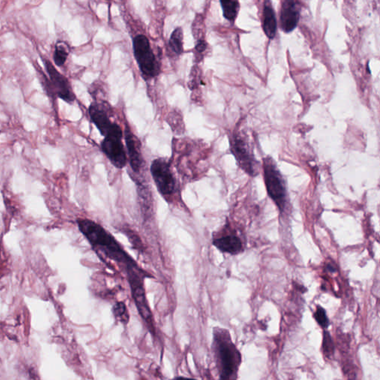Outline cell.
<instances>
[{
    "label": "cell",
    "mask_w": 380,
    "mask_h": 380,
    "mask_svg": "<svg viewBox=\"0 0 380 380\" xmlns=\"http://www.w3.org/2000/svg\"><path fill=\"white\" fill-rule=\"evenodd\" d=\"M207 46L208 45L205 39L198 40L195 47L194 58L196 63H199L203 59V54L207 49Z\"/></svg>",
    "instance_id": "19"
},
{
    "label": "cell",
    "mask_w": 380,
    "mask_h": 380,
    "mask_svg": "<svg viewBox=\"0 0 380 380\" xmlns=\"http://www.w3.org/2000/svg\"><path fill=\"white\" fill-rule=\"evenodd\" d=\"M200 71H199V68L197 66V65H195L192 68L191 73L189 75V88L191 90H196V88L199 86V83L201 82L200 77Z\"/></svg>",
    "instance_id": "20"
},
{
    "label": "cell",
    "mask_w": 380,
    "mask_h": 380,
    "mask_svg": "<svg viewBox=\"0 0 380 380\" xmlns=\"http://www.w3.org/2000/svg\"><path fill=\"white\" fill-rule=\"evenodd\" d=\"M150 172L157 189L162 196L169 197L175 193V179L169 160L163 158L155 159L151 164Z\"/></svg>",
    "instance_id": "7"
},
{
    "label": "cell",
    "mask_w": 380,
    "mask_h": 380,
    "mask_svg": "<svg viewBox=\"0 0 380 380\" xmlns=\"http://www.w3.org/2000/svg\"><path fill=\"white\" fill-rule=\"evenodd\" d=\"M168 49L174 56H180L183 52V32L182 28L174 29L168 42Z\"/></svg>",
    "instance_id": "14"
},
{
    "label": "cell",
    "mask_w": 380,
    "mask_h": 380,
    "mask_svg": "<svg viewBox=\"0 0 380 380\" xmlns=\"http://www.w3.org/2000/svg\"><path fill=\"white\" fill-rule=\"evenodd\" d=\"M43 61L48 75V78L43 81L48 94L54 98H60L68 104L74 103L75 94L68 79L59 72L47 59L43 58Z\"/></svg>",
    "instance_id": "5"
},
{
    "label": "cell",
    "mask_w": 380,
    "mask_h": 380,
    "mask_svg": "<svg viewBox=\"0 0 380 380\" xmlns=\"http://www.w3.org/2000/svg\"><path fill=\"white\" fill-rule=\"evenodd\" d=\"M123 132L121 127L114 123L111 129L101 141L103 152L110 162L118 169H123L127 164V154L122 142Z\"/></svg>",
    "instance_id": "4"
},
{
    "label": "cell",
    "mask_w": 380,
    "mask_h": 380,
    "mask_svg": "<svg viewBox=\"0 0 380 380\" xmlns=\"http://www.w3.org/2000/svg\"><path fill=\"white\" fill-rule=\"evenodd\" d=\"M314 317H315L316 320L318 322L319 325L322 328H328L329 325V320L327 317L326 312L323 308L321 307H318L317 311H316L315 314H314Z\"/></svg>",
    "instance_id": "21"
},
{
    "label": "cell",
    "mask_w": 380,
    "mask_h": 380,
    "mask_svg": "<svg viewBox=\"0 0 380 380\" xmlns=\"http://www.w3.org/2000/svg\"><path fill=\"white\" fill-rule=\"evenodd\" d=\"M133 51L143 78L149 79L159 75L160 65L146 36L138 34L133 39Z\"/></svg>",
    "instance_id": "3"
},
{
    "label": "cell",
    "mask_w": 380,
    "mask_h": 380,
    "mask_svg": "<svg viewBox=\"0 0 380 380\" xmlns=\"http://www.w3.org/2000/svg\"><path fill=\"white\" fill-rule=\"evenodd\" d=\"M69 55V47L68 45L63 41H58L56 44L54 52V63L57 66H62L65 64Z\"/></svg>",
    "instance_id": "16"
},
{
    "label": "cell",
    "mask_w": 380,
    "mask_h": 380,
    "mask_svg": "<svg viewBox=\"0 0 380 380\" xmlns=\"http://www.w3.org/2000/svg\"><path fill=\"white\" fill-rule=\"evenodd\" d=\"M124 135H125L126 145H127L128 161L130 165L131 169L134 173L140 174L144 166L141 143L138 141L135 135L132 133L129 126H126Z\"/></svg>",
    "instance_id": "8"
},
{
    "label": "cell",
    "mask_w": 380,
    "mask_h": 380,
    "mask_svg": "<svg viewBox=\"0 0 380 380\" xmlns=\"http://www.w3.org/2000/svg\"><path fill=\"white\" fill-rule=\"evenodd\" d=\"M113 314L118 322L127 325L129 320V312L124 302H117L113 307Z\"/></svg>",
    "instance_id": "18"
},
{
    "label": "cell",
    "mask_w": 380,
    "mask_h": 380,
    "mask_svg": "<svg viewBox=\"0 0 380 380\" xmlns=\"http://www.w3.org/2000/svg\"><path fill=\"white\" fill-rule=\"evenodd\" d=\"M223 15L227 20L233 21L238 15L239 3L237 1H221Z\"/></svg>",
    "instance_id": "17"
},
{
    "label": "cell",
    "mask_w": 380,
    "mask_h": 380,
    "mask_svg": "<svg viewBox=\"0 0 380 380\" xmlns=\"http://www.w3.org/2000/svg\"><path fill=\"white\" fill-rule=\"evenodd\" d=\"M214 343L220 362L221 380H236L241 357L228 332L215 330Z\"/></svg>",
    "instance_id": "2"
},
{
    "label": "cell",
    "mask_w": 380,
    "mask_h": 380,
    "mask_svg": "<svg viewBox=\"0 0 380 380\" xmlns=\"http://www.w3.org/2000/svg\"><path fill=\"white\" fill-rule=\"evenodd\" d=\"M77 224L81 233L98 255H104L105 258L122 265L127 275L141 268L102 226L89 219H78Z\"/></svg>",
    "instance_id": "1"
},
{
    "label": "cell",
    "mask_w": 380,
    "mask_h": 380,
    "mask_svg": "<svg viewBox=\"0 0 380 380\" xmlns=\"http://www.w3.org/2000/svg\"><path fill=\"white\" fill-rule=\"evenodd\" d=\"M323 349L326 352L328 356L332 354L333 353V350H334V348H333V340L332 339H331V335H330L328 332H326V331L324 333Z\"/></svg>",
    "instance_id": "22"
},
{
    "label": "cell",
    "mask_w": 380,
    "mask_h": 380,
    "mask_svg": "<svg viewBox=\"0 0 380 380\" xmlns=\"http://www.w3.org/2000/svg\"><path fill=\"white\" fill-rule=\"evenodd\" d=\"M263 29L269 39L274 38L277 29V22L270 3H265L263 14Z\"/></svg>",
    "instance_id": "13"
},
{
    "label": "cell",
    "mask_w": 380,
    "mask_h": 380,
    "mask_svg": "<svg viewBox=\"0 0 380 380\" xmlns=\"http://www.w3.org/2000/svg\"><path fill=\"white\" fill-rule=\"evenodd\" d=\"M264 180L269 197L275 202L278 209L283 211L286 206V188L281 174L272 159H264Z\"/></svg>",
    "instance_id": "6"
},
{
    "label": "cell",
    "mask_w": 380,
    "mask_h": 380,
    "mask_svg": "<svg viewBox=\"0 0 380 380\" xmlns=\"http://www.w3.org/2000/svg\"><path fill=\"white\" fill-rule=\"evenodd\" d=\"M213 245L223 252L235 255L241 251L242 249V243L240 238L236 236H227L216 238L213 241Z\"/></svg>",
    "instance_id": "12"
},
{
    "label": "cell",
    "mask_w": 380,
    "mask_h": 380,
    "mask_svg": "<svg viewBox=\"0 0 380 380\" xmlns=\"http://www.w3.org/2000/svg\"><path fill=\"white\" fill-rule=\"evenodd\" d=\"M167 122L172 129V132L176 135L184 133L185 127L183 116L180 112L176 110L171 112L168 115Z\"/></svg>",
    "instance_id": "15"
},
{
    "label": "cell",
    "mask_w": 380,
    "mask_h": 380,
    "mask_svg": "<svg viewBox=\"0 0 380 380\" xmlns=\"http://www.w3.org/2000/svg\"><path fill=\"white\" fill-rule=\"evenodd\" d=\"M173 380H196L194 379H191V378L183 377V376H180V377L175 378Z\"/></svg>",
    "instance_id": "23"
},
{
    "label": "cell",
    "mask_w": 380,
    "mask_h": 380,
    "mask_svg": "<svg viewBox=\"0 0 380 380\" xmlns=\"http://www.w3.org/2000/svg\"><path fill=\"white\" fill-rule=\"evenodd\" d=\"M88 114L101 135L105 137L114 124L110 120V107H107L104 101L101 103L95 101L90 105Z\"/></svg>",
    "instance_id": "10"
},
{
    "label": "cell",
    "mask_w": 380,
    "mask_h": 380,
    "mask_svg": "<svg viewBox=\"0 0 380 380\" xmlns=\"http://www.w3.org/2000/svg\"><path fill=\"white\" fill-rule=\"evenodd\" d=\"M300 20V6L295 1L286 0L282 3L280 23L284 32H292L298 24Z\"/></svg>",
    "instance_id": "11"
},
{
    "label": "cell",
    "mask_w": 380,
    "mask_h": 380,
    "mask_svg": "<svg viewBox=\"0 0 380 380\" xmlns=\"http://www.w3.org/2000/svg\"><path fill=\"white\" fill-rule=\"evenodd\" d=\"M231 151L237 159L238 164L247 174L252 176L256 174L255 160L244 140L241 139L240 136L235 137L231 141Z\"/></svg>",
    "instance_id": "9"
}]
</instances>
